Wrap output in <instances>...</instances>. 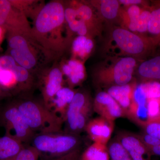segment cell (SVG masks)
<instances>
[{"label": "cell", "mask_w": 160, "mask_h": 160, "mask_svg": "<svg viewBox=\"0 0 160 160\" xmlns=\"http://www.w3.org/2000/svg\"><path fill=\"white\" fill-rule=\"evenodd\" d=\"M104 43V52L109 57L142 59L156 48L146 35L132 32L121 26H110Z\"/></svg>", "instance_id": "cell-1"}, {"label": "cell", "mask_w": 160, "mask_h": 160, "mask_svg": "<svg viewBox=\"0 0 160 160\" xmlns=\"http://www.w3.org/2000/svg\"><path fill=\"white\" fill-rule=\"evenodd\" d=\"M15 104L36 134L62 132L64 121L43 102L25 100Z\"/></svg>", "instance_id": "cell-2"}, {"label": "cell", "mask_w": 160, "mask_h": 160, "mask_svg": "<svg viewBox=\"0 0 160 160\" xmlns=\"http://www.w3.org/2000/svg\"><path fill=\"white\" fill-rule=\"evenodd\" d=\"M81 143L78 135L62 131L37 133L30 142L45 160L56 159L78 150Z\"/></svg>", "instance_id": "cell-3"}, {"label": "cell", "mask_w": 160, "mask_h": 160, "mask_svg": "<svg viewBox=\"0 0 160 160\" xmlns=\"http://www.w3.org/2000/svg\"><path fill=\"white\" fill-rule=\"evenodd\" d=\"M137 60L131 57H109L96 69L94 78L102 87L129 84L132 80Z\"/></svg>", "instance_id": "cell-4"}, {"label": "cell", "mask_w": 160, "mask_h": 160, "mask_svg": "<svg viewBox=\"0 0 160 160\" xmlns=\"http://www.w3.org/2000/svg\"><path fill=\"white\" fill-rule=\"evenodd\" d=\"M64 11L62 3L57 2L47 3L40 10L36 18L33 30L34 35L39 42L43 44L48 37L55 38V33H60L65 21Z\"/></svg>", "instance_id": "cell-5"}, {"label": "cell", "mask_w": 160, "mask_h": 160, "mask_svg": "<svg viewBox=\"0 0 160 160\" xmlns=\"http://www.w3.org/2000/svg\"><path fill=\"white\" fill-rule=\"evenodd\" d=\"M92 109L93 103L87 94L82 92H75L64 118V132L78 135L85 130Z\"/></svg>", "instance_id": "cell-6"}, {"label": "cell", "mask_w": 160, "mask_h": 160, "mask_svg": "<svg viewBox=\"0 0 160 160\" xmlns=\"http://www.w3.org/2000/svg\"><path fill=\"white\" fill-rule=\"evenodd\" d=\"M0 123L5 128L6 135L24 145L30 143L36 134L15 103L6 106L0 111Z\"/></svg>", "instance_id": "cell-7"}, {"label": "cell", "mask_w": 160, "mask_h": 160, "mask_svg": "<svg viewBox=\"0 0 160 160\" xmlns=\"http://www.w3.org/2000/svg\"><path fill=\"white\" fill-rule=\"evenodd\" d=\"M93 109L100 117L111 122L122 117L124 111L118 104L106 92H100L96 96Z\"/></svg>", "instance_id": "cell-8"}, {"label": "cell", "mask_w": 160, "mask_h": 160, "mask_svg": "<svg viewBox=\"0 0 160 160\" xmlns=\"http://www.w3.org/2000/svg\"><path fill=\"white\" fill-rule=\"evenodd\" d=\"M113 122L100 117L89 121L85 130L93 142L107 145L113 131Z\"/></svg>", "instance_id": "cell-9"}, {"label": "cell", "mask_w": 160, "mask_h": 160, "mask_svg": "<svg viewBox=\"0 0 160 160\" xmlns=\"http://www.w3.org/2000/svg\"><path fill=\"white\" fill-rule=\"evenodd\" d=\"M118 141L122 144L132 160H151V155L139 137L124 133L121 134Z\"/></svg>", "instance_id": "cell-10"}, {"label": "cell", "mask_w": 160, "mask_h": 160, "mask_svg": "<svg viewBox=\"0 0 160 160\" xmlns=\"http://www.w3.org/2000/svg\"><path fill=\"white\" fill-rule=\"evenodd\" d=\"M63 73L57 68H53L44 80L43 87V102L49 108L52 100L62 88Z\"/></svg>", "instance_id": "cell-11"}, {"label": "cell", "mask_w": 160, "mask_h": 160, "mask_svg": "<svg viewBox=\"0 0 160 160\" xmlns=\"http://www.w3.org/2000/svg\"><path fill=\"white\" fill-rule=\"evenodd\" d=\"M97 11L98 16L101 21L110 22L117 19L119 16L120 3L117 0H100L90 2Z\"/></svg>", "instance_id": "cell-12"}, {"label": "cell", "mask_w": 160, "mask_h": 160, "mask_svg": "<svg viewBox=\"0 0 160 160\" xmlns=\"http://www.w3.org/2000/svg\"><path fill=\"white\" fill-rule=\"evenodd\" d=\"M75 93V92L70 88L62 87L57 92L52 100L49 109L64 121L66 111Z\"/></svg>", "instance_id": "cell-13"}, {"label": "cell", "mask_w": 160, "mask_h": 160, "mask_svg": "<svg viewBox=\"0 0 160 160\" xmlns=\"http://www.w3.org/2000/svg\"><path fill=\"white\" fill-rule=\"evenodd\" d=\"M137 74L143 82L160 81V55L145 60L140 64Z\"/></svg>", "instance_id": "cell-14"}, {"label": "cell", "mask_w": 160, "mask_h": 160, "mask_svg": "<svg viewBox=\"0 0 160 160\" xmlns=\"http://www.w3.org/2000/svg\"><path fill=\"white\" fill-rule=\"evenodd\" d=\"M78 16L86 23L89 33L100 35L102 30V21L93 12L92 9L88 5H80L76 8Z\"/></svg>", "instance_id": "cell-15"}, {"label": "cell", "mask_w": 160, "mask_h": 160, "mask_svg": "<svg viewBox=\"0 0 160 160\" xmlns=\"http://www.w3.org/2000/svg\"><path fill=\"white\" fill-rule=\"evenodd\" d=\"M107 92L118 104L124 112L127 113L132 103L130 85L111 86L108 88Z\"/></svg>", "instance_id": "cell-16"}, {"label": "cell", "mask_w": 160, "mask_h": 160, "mask_svg": "<svg viewBox=\"0 0 160 160\" xmlns=\"http://www.w3.org/2000/svg\"><path fill=\"white\" fill-rule=\"evenodd\" d=\"M25 145L5 135L0 138V160H10L21 151Z\"/></svg>", "instance_id": "cell-17"}, {"label": "cell", "mask_w": 160, "mask_h": 160, "mask_svg": "<svg viewBox=\"0 0 160 160\" xmlns=\"http://www.w3.org/2000/svg\"><path fill=\"white\" fill-rule=\"evenodd\" d=\"M62 73L68 78L70 86L79 84L85 78L82 63L77 60H70L62 66Z\"/></svg>", "instance_id": "cell-18"}, {"label": "cell", "mask_w": 160, "mask_h": 160, "mask_svg": "<svg viewBox=\"0 0 160 160\" xmlns=\"http://www.w3.org/2000/svg\"><path fill=\"white\" fill-rule=\"evenodd\" d=\"M147 33L156 47L160 46V6L151 9Z\"/></svg>", "instance_id": "cell-19"}, {"label": "cell", "mask_w": 160, "mask_h": 160, "mask_svg": "<svg viewBox=\"0 0 160 160\" xmlns=\"http://www.w3.org/2000/svg\"><path fill=\"white\" fill-rule=\"evenodd\" d=\"M81 160H110L106 145L93 142L81 155Z\"/></svg>", "instance_id": "cell-20"}, {"label": "cell", "mask_w": 160, "mask_h": 160, "mask_svg": "<svg viewBox=\"0 0 160 160\" xmlns=\"http://www.w3.org/2000/svg\"><path fill=\"white\" fill-rule=\"evenodd\" d=\"M11 56L16 62L25 69H32L36 65L37 59L30 48L19 49H12L10 51Z\"/></svg>", "instance_id": "cell-21"}, {"label": "cell", "mask_w": 160, "mask_h": 160, "mask_svg": "<svg viewBox=\"0 0 160 160\" xmlns=\"http://www.w3.org/2000/svg\"><path fill=\"white\" fill-rule=\"evenodd\" d=\"M94 47L93 41L89 37L78 36L73 41L72 49L73 53L82 59L85 58L91 53Z\"/></svg>", "instance_id": "cell-22"}, {"label": "cell", "mask_w": 160, "mask_h": 160, "mask_svg": "<svg viewBox=\"0 0 160 160\" xmlns=\"http://www.w3.org/2000/svg\"><path fill=\"white\" fill-rule=\"evenodd\" d=\"M108 148L110 160H132L118 140L112 142Z\"/></svg>", "instance_id": "cell-23"}, {"label": "cell", "mask_w": 160, "mask_h": 160, "mask_svg": "<svg viewBox=\"0 0 160 160\" xmlns=\"http://www.w3.org/2000/svg\"><path fill=\"white\" fill-rule=\"evenodd\" d=\"M147 100H160V83L149 82L140 84Z\"/></svg>", "instance_id": "cell-24"}, {"label": "cell", "mask_w": 160, "mask_h": 160, "mask_svg": "<svg viewBox=\"0 0 160 160\" xmlns=\"http://www.w3.org/2000/svg\"><path fill=\"white\" fill-rule=\"evenodd\" d=\"M17 82L20 84L23 89L29 88L31 85V80L29 71L27 69L20 66H17L12 71Z\"/></svg>", "instance_id": "cell-25"}, {"label": "cell", "mask_w": 160, "mask_h": 160, "mask_svg": "<svg viewBox=\"0 0 160 160\" xmlns=\"http://www.w3.org/2000/svg\"><path fill=\"white\" fill-rule=\"evenodd\" d=\"M14 9L9 1L0 0V26H5L9 22Z\"/></svg>", "instance_id": "cell-26"}, {"label": "cell", "mask_w": 160, "mask_h": 160, "mask_svg": "<svg viewBox=\"0 0 160 160\" xmlns=\"http://www.w3.org/2000/svg\"><path fill=\"white\" fill-rule=\"evenodd\" d=\"M39 154L31 145H25L16 156L10 160H38Z\"/></svg>", "instance_id": "cell-27"}, {"label": "cell", "mask_w": 160, "mask_h": 160, "mask_svg": "<svg viewBox=\"0 0 160 160\" xmlns=\"http://www.w3.org/2000/svg\"><path fill=\"white\" fill-rule=\"evenodd\" d=\"M151 9H143L138 20L136 33L146 35L144 33H146L148 31V24L151 14Z\"/></svg>", "instance_id": "cell-28"}, {"label": "cell", "mask_w": 160, "mask_h": 160, "mask_svg": "<svg viewBox=\"0 0 160 160\" xmlns=\"http://www.w3.org/2000/svg\"><path fill=\"white\" fill-rule=\"evenodd\" d=\"M143 127L146 133L160 140V116L149 119Z\"/></svg>", "instance_id": "cell-29"}, {"label": "cell", "mask_w": 160, "mask_h": 160, "mask_svg": "<svg viewBox=\"0 0 160 160\" xmlns=\"http://www.w3.org/2000/svg\"><path fill=\"white\" fill-rule=\"evenodd\" d=\"M9 47L12 49H19L29 48L28 41L21 35H15L9 40Z\"/></svg>", "instance_id": "cell-30"}, {"label": "cell", "mask_w": 160, "mask_h": 160, "mask_svg": "<svg viewBox=\"0 0 160 160\" xmlns=\"http://www.w3.org/2000/svg\"><path fill=\"white\" fill-rule=\"evenodd\" d=\"M146 107L149 119L160 116V100H148Z\"/></svg>", "instance_id": "cell-31"}, {"label": "cell", "mask_w": 160, "mask_h": 160, "mask_svg": "<svg viewBox=\"0 0 160 160\" xmlns=\"http://www.w3.org/2000/svg\"><path fill=\"white\" fill-rule=\"evenodd\" d=\"M147 101L148 100L146 98L141 85H138L133 91L132 103L138 106H146Z\"/></svg>", "instance_id": "cell-32"}, {"label": "cell", "mask_w": 160, "mask_h": 160, "mask_svg": "<svg viewBox=\"0 0 160 160\" xmlns=\"http://www.w3.org/2000/svg\"><path fill=\"white\" fill-rule=\"evenodd\" d=\"M17 82L13 73L11 71L0 70V85L9 87Z\"/></svg>", "instance_id": "cell-33"}, {"label": "cell", "mask_w": 160, "mask_h": 160, "mask_svg": "<svg viewBox=\"0 0 160 160\" xmlns=\"http://www.w3.org/2000/svg\"><path fill=\"white\" fill-rule=\"evenodd\" d=\"M16 66L15 61L11 56L5 55L0 57V70L12 72Z\"/></svg>", "instance_id": "cell-34"}, {"label": "cell", "mask_w": 160, "mask_h": 160, "mask_svg": "<svg viewBox=\"0 0 160 160\" xmlns=\"http://www.w3.org/2000/svg\"><path fill=\"white\" fill-rule=\"evenodd\" d=\"M139 137L148 149L152 146L160 144V140L147 133H146Z\"/></svg>", "instance_id": "cell-35"}, {"label": "cell", "mask_w": 160, "mask_h": 160, "mask_svg": "<svg viewBox=\"0 0 160 160\" xmlns=\"http://www.w3.org/2000/svg\"><path fill=\"white\" fill-rule=\"evenodd\" d=\"M54 160H81V155L79 150H77Z\"/></svg>", "instance_id": "cell-36"}, {"label": "cell", "mask_w": 160, "mask_h": 160, "mask_svg": "<svg viewBox=\"0 0 160 160\" xmlns=\"http://www.w3.org/2000/svg\"><path fill=\"white\" fill-rule=\"evenodd\" d=\"M120 4H122L125 6H129L134 5H141L146 3V1L142 0H120L118 1Z\"/></svg>", "instance_id": "cell-37"}, {"label": "cell", "mask_w": 160, "mask_h": 160, "mask_svg": "<svg viewBox=\"0 0 160 160\" xmlns=\"http://www.w3.org/2000/svg\"><path fill=\"white\" fill-rule=\"evenodd\" d=\"M151 155L159 156H160V144L151 147L149 149Z\"/></svg>", "instance_id": "cell-38"}, {"label": "cell", "mask_w": 160, "mask_h": 160, "mask_svg": "<svg viewBox=\"0 0 160 160\" xmlns=\"http://www.w3.org/2000/svg\"><path fill=\"white\" fill-rule=\"evenodd\" d=\"M155 6H160V1H157V2H155Z\"/></svg>", "instance_id": "cell-39"}, {"label": "cell", "mask_w": 160, "mask_h": 160, "mask_svg": "<svg viewBox=\"0 0 160 160\" xmlns=\"http://www.w3.org/2000/svg\"><path fill=\"white\" fill-rule=\"evenodd\" d=\"M2 28L0 26V38H1V36H2Z\"/></svg>", "instance_id": "cell-40"}, {"label": "cell", "mask_w": 160, "mask_h": 160, "mask_svg": "<svg viewBox=\"0 0 160 160\" xmlns=\"http://www.w3.org/2000/svg\"><path fill=\"white\" fill-rule=\"evenodd\" d=\"M1 92H1V89H0V96H1Z\"/></svg>", "instance_id": "cell-41"}]
</instances>
